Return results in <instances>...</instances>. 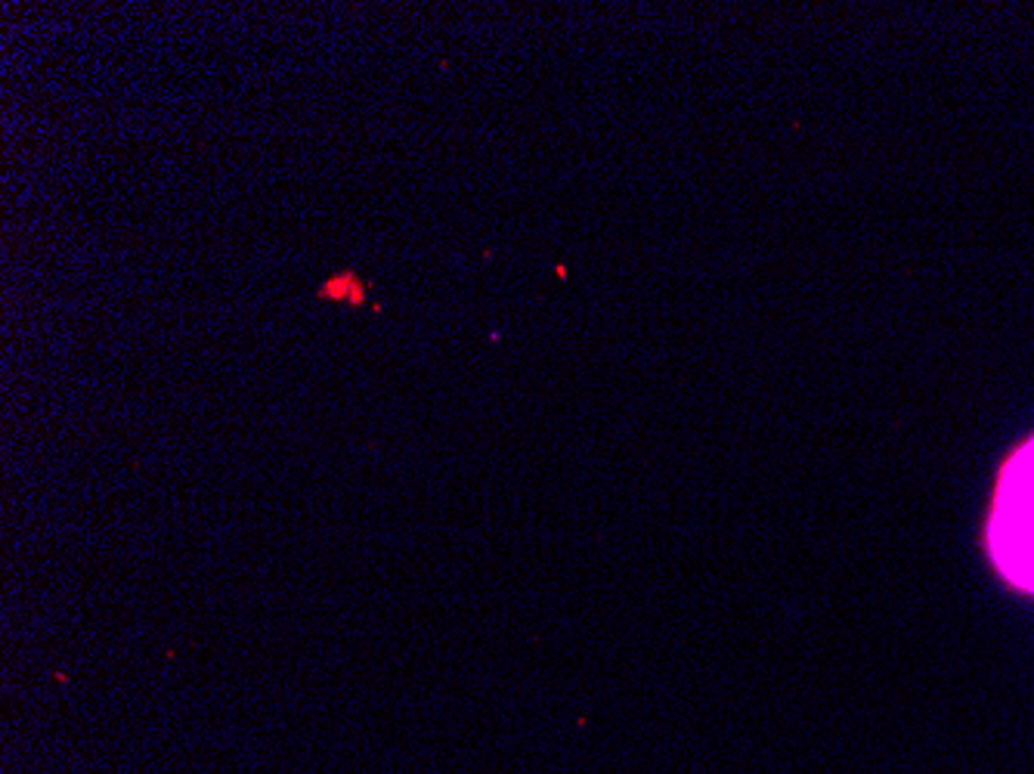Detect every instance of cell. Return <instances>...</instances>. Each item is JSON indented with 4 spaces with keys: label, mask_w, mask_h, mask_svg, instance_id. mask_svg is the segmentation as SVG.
<instances>
[{
    "label": "cell",
    "mask_w": 1034,
    "mask_h": 774,
    "mask_svg": "<svg viewBox=\"0 0 1034 774\" xmlns=\"http://www.w3.org/2000/svg\"><path fill=\"white\" fill-rule=\"evenodd\" d=\"M985 542L1000 576L1034 595V437L1000 468Z\"/></svg>",
    "instance_id": "obj_1"
},
{
    "label": "cell",
    "mask_w": 1034,
    "mask_h": 774,
    "mask_svg": "<svg viewBox=\"0 0 1034 774\" xmlns=\"http://www.w3.org/2000/svg\"><path fill=\"white\" fill-rule=\"evenodd\" d=\"M316 298L331 301V304H347L350 310H362L366 298H369V282L357 270H338V273L326 276V282L316 289Z\"/></svg>",
    "instance_id": "obj_2"
}]
</instances>
